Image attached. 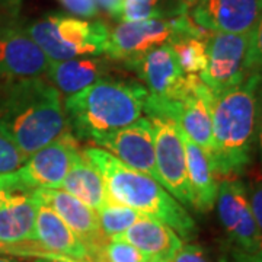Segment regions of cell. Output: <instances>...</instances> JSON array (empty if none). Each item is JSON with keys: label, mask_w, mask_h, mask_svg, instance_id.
<instances>
[{"label": "cell", "mask_w": 262, "mask_h": 262, "mask_svg": "<svg viewBox=\"0 0 262 262\" xmlns=\"http://www.w3.org/2000/svg\"><path fill=\"white\" fill-rule=\"evenodd\" d=\"M147 89L139 82L102 77L67 96L64 114L70 133L95 141L136 122L143 113Z\"/></svg>", "instance_id": "obj_4"}, {"label": "cell", "mask_w": 262, "mask_h": 262, "mask_svg": "<svg viewBox=\"0 0 262 262\" xmlns=\"http://www.w3.org/2000/svg\"><path fill=\"white\" fill-rule=\"evenodd\" d=\"M215 95L196 80L192 91L181 101L175 102L173 121L182 133L211 158L213 151V102Z\"/></svg>", "instance_id": "obj_16"}, {"label": "cell", "mask_w": 262, "mask_h": 262, "mask_svg": "<svg viewBox=\"0 0 262 262\" xmlns=\"http://www.w3.org/2000/svg\"><path fill=\"white\" fill-rule=\"evenodd\" d=\"M80 151L73 134H66L31 155L15 172L0 175V188L20 191L58 189Z\"/></svg>", "instance_id": "obj_6"}, {"label": "cell", "mask_w": 262, "mask_h": 262, "mask_svg": "<svg viewBox=\"0 0 262 262\" xmlns=\"http://www.w3.org/2000/svg\"><path fill=\"white\" fill-rule=\"evenodd\" d=\"M34 239L48 252L60 258L92 262L80 239L50 207L44 204L38 206Z\"/></svg>", "instance_id": "obj_19"}, {"label": "cell", "mask_w": 262, "mask_h": 262, "mask_svg": "<svg viewBox=\"0 0 262 262\" xmlns=\"http://www.w3.org/2000/svg\"><path fill=\"white\" fill-rule=\"evenodd\" d=\"M127 66L137 73L150 95L165 99H184L200 79L198 75H185L181 70L169 44L150 50L139 60L127 63Z\"/></svg>", "instance_id": "obj_10"}, {"label": "cell", "mask_w": 262, "mask_h": 262, "mask_svg": "<svg viewBox=\"0 0 262 262\" xmlns=\"http://www.w3.org/2000/svg\"><path fill=\"white\" fill-rule=\"evenodd\" d=\"M20 5H22V0H0V6H3L12 15H18Z\"/></svg>", "instance_id": "obj_35"}, {"label": "cell", "mask_w": 262, "mask_h": 262, "mask_svg": "<svg viewBox=\"0 0 262 262\" xmlns=\"http://www.w3.org/2000/svg\"><path fill=\"white\" fill-rule=\"evenodd\" d=\"M246 69H248V73L256 72L262 75V15L249 37Z\"/></svg>", "instance_id": "obj_29"}, {"label": "cell", "mask_w": 262, "mask_h": 262, "mask_svg": "<svg viewBox=\"0 0 262 262\" xmlns=\"http://www.w3.org/2000/svg\"><path fill=\"white\" fill-rule=\"evenodd\" d=\"M184 134V133H182ZM184 147L187 158V178L192 208L200 213H208L215 206L219 184L215 181V172L210 156L194 141L184 134Z\"/></svg>", "instance_id": "obj_21"}, {"label": "cell", "mask_w": 262, "mask_h": 262, "mask_svg": "<svg viewBox=\"0 0 262 262\" xmlns=\"http://www.w3.org/2000/svg\"><path fill=\"white\" fill-rule=\"evenodd\" d=\"M98 262H150L136 246L118 239H110L99 253Z\"/></svg>", "instance_id": "obj_26"}, {"label": "cell", "mask_w": 262, "mask_h": 262, "mask_svg": "<svg viewBox=\"0 0 262 262\" xmlns=\"http://www.w3.org/2000/svg\"><path fill=\"white\" fill-rule=\"evenodd\" d=\"M173 39L175 31L169 19L122 22L110 31L105 54L127 64L153 48L170 44Z\"/></svg>", "instance_id": "obj_12"}, {"label": "cell", "mask_w": 262, "mask_h": 262, "mask_svg": "<svg viewBox=\"0 0 262 262\" xmlns=\"http://www.w3.org/2000/svg\"><path fill=\"white\" fill-rule=\"evenodd\" d=\"M163 0H124L122 19L124 22L146 20V19H166L173 13L162 5Z\"/></svg>", "instance_id": "obj_25"}, {"label": "cell", "mask_w": 262, "mask_h": 262, "mask_svg": "<svg viewBox=\"0 0 262 262\" xmlns=\"http://www.w3.org/2000/svg\"><path fill=\"white\" fill-rule=\"evenodd\" d=\"M39 203L32 191L0 188V242H35V219Z\"/></svg>", "instance_id": "obj_17"}, {"label": "cell", "mask_w": 262, "mask_h": 262, "mask_svg": "<svg viewBox=\"0 0 262 262\" xmlns=\"http://www.w3.org/2000/svg\"><path fill=\"white\" fill-rule=\"evenodd\" d=\"M114 239L136 246L150 261L170 262L173 255L184 245L173 229L146 214H141L134 225Z\"/></svg>", "instance_id": "obj_18"}, {"label": "cell", "mask_w": 262, "mask_h": 262, "mask_svg": "<svg viewBox=\"0 0 262 262\" xmlns=\"http://www.w3.org/2000/svg\"><path fill=\"white\" fill-rule=\"evenodd\" d=\"M259 147H261V153H262V108H261V115H259Z\"/></svg>", "instance_id": "obj_37"}, {"label": "cell", "mask_w": 262, "mask_h": 262, "mask_svg": "<svg viewBox=\"0 0 262 262\" xmlns=\"http://www.w3.org/2000/svg\"><path fill=\"white\" fill-rule=\"evenodd\" d=\"M262 15V0H198L191 18L210 32L251 34Z\"/></svg>", "instance_id": "obj_15"}, {"label": "cell", "mask_w": 262, "mask_h": 262, "mask_svg": "<svg viewBox=\"0 0 262 262\" xmlns=\"http://www.w3.org/2000/svg\"><path fill=\"white\" fill-rule=\"evenodd\" d=\"M66 9L80 18H95L99 12L95 0H58Z\"/></svg>", "instance_id": "obj_32"}, {"label": "cell", "mask_w": 262, "mask_h": 262, "mask_svg": "<svg viewBox=\"0 0 262 262\" xmlns=\"http://www.w3.org/2000/svg\"><path fill=\"white\" fill-rule=\"evenodd\" d=\"M110 66L102 57H79L64 61H51L46 77L60 94L75 95L105 77Z\"/></svg>", "instance_id": "obj_20"}, {"label": "cell", "mask_w": 262, "mask_h": 262, "mask_svg": "<svg viewBox=\"0 0 262 262\" xmlns=\"http://www.w3.org/2000/svg\"><path fill=\"white\" fill-rule=\"evenodd\" d=\"M251 34L211 32L207 38V66L201 82L214 95L225 94L248 77L246 57Z\"/></svg>", "instance_id": "obj_7"}, {"label": "cell", "mask_w": 262, "mask_h": 262, "mask_svg": "<svg viewBox=\"0 0 262 262\" xmlns=\"http://www.w3.org/2000/svg\"><path fill=\"white\" fill-rule=\"evenodd\" d=\"M39 204L50 207L72 232L80 239L88 249L91 261L98 262L103 246L110 242L101 230L99 217L94 208L83 204L76 196L70 195L63 189H35L32 191Z\"/></svg>", "instance_id": "obj_11"}, {"label": "cell", "mask_w": 262, "mask_h": 262, "mask_svg": "<svg viewBox=\"0 0 262 262\" xmlns=\"http://www.w3.org/2000/svg\"><path fill=\"white\" fill-rule=\"evenodd\" d=\"M27 159L28 158L5 134L0 133V175L15 172Z\"/></svg>", "instance_id": "obj_27"}, {"label": "cell", "mask_w": 262, "mask_h": 262, "mask_svg": "<svg viewBox=\"0 0 262 262\" xmlns=\"http://www.w3.org/2000/svg\"><path fill=\"white\" fill-rule=\"evenodd\" d=\"M150 262H166V261H150Z\"/></svg>", "instance_id": "obj_40"}, {"label": "cell", "mask_w": 262, "mask_h": 262, "mask_svg": "<svg viewBox=\"0 0 262 262\" xmlns=\"http://www.w3.org/2000/svg\"><path fill=\"white\" fill-rule=\"evenodd\" d=\"M51 60L18 25L0 27V79L5 82L44 77Z\"/></svg>", "instance_id": "obj_14"}, {"label": "cell", "mask_w": 262, "mask_h": 262, "mask_svg": "<svg viewBox=\"0 0 262 262\" xmlns=\"http://www.w3.org/2000/svg\"><path fill=\"white\" fill-rule=\"evenodd\" d=\"M94 143L106 149L125 166L146 173L160 184L155 158V130L147 117L139 118L121 130L101 136Z\"/></svg>", "instance_id": "obj_13"}, {"label": "cell", "mask_w": 262, "mask_h": 262, "mask_svg": "<svg viewBox=\"0 0 262 262\" xmlns=\"http://www.w3.org/2000/svg\"><path fill=\"white\" fill-rule=\"evenodd\" d=\"M0 262H19V261H15V259H10V258H3V256H0Z\"/></svg>", "instance_id": "obj_38"}, {"label": "cell", "mask_w": 262, "mask_h": 262, "mask_svg": "<svg viewBox=\"0 0 262 262\" xmlns=\"http://www.w3.org/2000/svg\"><path fill=\"white\" fill-rule=\"evenodd\" d=\"M83 155L101 173L110 201L158 219L173 229L181 239H195L198 229L194 219L156 179L125 166L101 147L88 146Z\"/></svg>", "instance_id": "obj_2"}, {"label": "cell", "mask_w": 262, "mask_h": 262, "mask_svg": "<svg viewBox=\"0 0 262 262\" xmlns=\"http://www.w3.org/2000/svg\"><path fill=\"white\" fill-rule=\"evenodd\" d=\"M24 29L51 61L105 54L110 34L101 20L91 22L66 15H48Z\"/></svg>", "instance_id": "obj_5"}, {"label": "cell", "mask_w": 262, "mask_h": 262, "mask_svg": "<svg viewBox=\"0 0 262 262\" xmlns=\"http://www.w3.org/2000/svg\"><path fill=\"white\" fill-rule=\"evenodd\" d=\"M170 262H211L207 252L198 245H182Z\"/></svg>", "instance_id": "obj_31"}, {"label": "cell", "mask_w": 262, "mask_h": 262, "mask_svg": "<svg viewBox=\"0 0 262 262\" xmlns=\"http://www.w3.org/2000/svg\"><path fill=\"white\" fill-rule=\"evenodd\" d=\"M61 188L95 211L101 210L110 201L101 173L86 159L83 150L77 155Z\"/></svg>", "instance_id": "obj_22"}, {"label": "cell", "mask_w": 262, "mask_h": 262, "mask_svg": "<svg viewBox=\"0 0 262 262\" xmlns=\"http://www.w3.org/2000/svg\"><path fill=\"white\" fill-rule=\"evenodd\" d=\"M185 2H187V3H196L198 0H185Z\"/></svg>", "instance_id": "obj_39"}, {"label": "cell", "mask_w": 262, "mask_h": 262, "mask_svg": "<svg viewBox=\"0 0 262 262\" xmlns=\"http://www.w3.org/2000/svg\"><path fill=\"white\" fill-rule=\"evenodd\" d=\"M249 203L252 208L255 222L262 233V181H255L248 188Z\"/></svg>", "instance_id": "obj_33"}, {"label": "cell", "mask_w": 262, "mask_h": 262, "mask_svg": "<svg viewBox=\"0 0 262 262\" xmlns=\"http://www.w3.org/2000/svg\"><path fill=\"white\" fill-rule=\"evenodd\" d=\"M219 220L230 244L246 252L262 249V233L255 222L248 188L239 179H225L217 189Z\"/></svg>", "instance_id": "obj_9"}, {"label": "cell", "mask_w": 262, "mask_h": 262, "mask_svg": "<svg viewBox=\"0 0 262 262\" xmlns=\"http://www.w3.org/2000/svg\"><path fill=\"white\" fill-rule=\"evenodd\" d=\"M20 256V258H60L54 253L48 252L38 242H24V244H5L0 242V256Z\"/></svg>", "instance_id": "obj_28"}, {"label": "cell", "mask_w": 262, "mask_h": 262, "mask_svg": "<svg viewBox=\"0 0 262 262\" xmlns=\"http://www.w3.org/2000/svg\"><path fill=\"white\" fill-rule=\"evenodd\" d=\"M98 12H103L106 16L121 20L122 9H124V0H95Z\"/></svg>", "instance_id": "obj_34"}, {"label": "cell", "mask_w": 262, "mask_h": 262, "mask_svg": "<svg viewBox=\"0 0 262 262\" xmlns=\"http://www.w3.org/2000/svg\"><path fill=\"white\" fill-rule=\"evenodd\" d=\"M261 83L262 75L253 72L239 86L214 96L210 159L215 175H239L252 160Z\"/></svg>", "instance_id": "obj_3"}, {"label": "cell", "mask_w": 262, "mask_h": 262, "mask_svg": "<svg viewBox=\"0 0 262 262\" xmlns=\"http://www.w3.org/2000/svg\"><path fill=\"white\" fill-rule=\"evenodd\" d=\"M0 133L27 158L66 134L61 94L42 77L0 86Z\"/></svg>", "instance_id": "obj_1"}, {"label": "cell", "mask_w": 262, "mask_h": 262, "mask_svg": "<svg viewBox=\"0 0 262 262\" xmlns=\"http://www.w3.org/2000/svg\"><path fill=\"white\" fill-rule=\"evenodd\" d=\"M32 262H83L75 261V259H66V258H37Z\"/></svg>", "instance_id": "obj_36"}, {"label": "cell", "mask_w": 262, "mask_h": 262, "mask_svg": "<svg viewBox=\"0 0 262 262\" xmlns=\"http://www.w3.org/2000/svg\"><path fill=\"white\" fill-rule=\"evenodd\" d=\"M96 213L99 217L101 230L105 234V237H108V239H114V237L124 233L128 227H131L140 219L141 215V213L136 211L134 208L122 206V204L114 203V201H108Z\"/></svg>", "instance_id": "obj_24"}, {"label": "cell", "mask_w": 262, "mask_h": 262, "mask_svg": "<svg viewBox=\"0 0 262 262\" xmlns=\"http://www.w3.org/2000/svg\"><path fill=\"white\" fill-rule=\"evenodd\" d=\"M207 39L184 37L172 41L169 46L173 50L181 70L185 75H200L207 66Z\"/></svg>", "instance_id": "obj_23"}, {"label": "cell", "mask_w": 262, "mask_h": 262, "mask_svg": "<svg viewBox=\"0 0 262 262\" xmlns=\"http://www.w3.org/2000/svg\"><path fill=\"white\" fill-rule=\"evenodd\" d=\"M155 130V158L160 184L182 206L192 207V196L187 178V158L184 134L169 118L147 117Z\"/></svg>", "instance_id": "obj_8"}, {"label": "cell", "mask_w": 262, "mask_h": 262, "mask_svg": "<svg viewBox=\"0 0 262 262\" xmlns=\"http://www.w3.org/2000/svg\"><path fill=\"white\" fill-rule=\"evenodd\" d=\"M219 262H262V249L256 252H246L232 244L223 246Z\"/></svg>", "instance_id": "obj_30"}]
</instances>
